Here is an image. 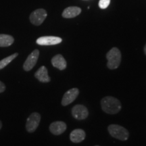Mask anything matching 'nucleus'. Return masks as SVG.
Returning <instances> with one entry per match:
<instances>
[{"instance_id":"nucleus-8","label":"nucleus","mask_w":146,"mask_h":146,"mask_svg":"<svg viewBox=\"0 0 146 146\" xmlns=\"http://www.w3.org/2000/svg\"><path fill=\"white\" fill-rule=\"evenodd\" d=\"M72 115L77 120H84L88 116V110L83 105H76L72 109Z\"/></svg>"},{"instance_id":"nucleus-17","label":"nucleus","mask_w":146,"mask_h":146,"mask_svg":"<svg viewBox=\"0 0 146 146\" xmlns=\"http://www.w3.org/2000/svg\"><path fill=\"white\" fill-rule=\"evenodd\" d=\"M110 3V0H100L99 7L101 9H106Z\"/></svg>"},{"instance_id":"nucleus-10","label":"nucleus","mask_w":146,"mask_h":146,"mask_svg":"<svg viewBox=\"0 0 146 146\" xmlns=\"http://www.w3.org/2000/svg\"><path fill=\"white\" fill-rule=\"evenodd\" d=\"M66 129V125L64 122L56 121L54 122L50 126V130L52 134L55 135H59L63 133Z\"/></svg>"},{"instance_id":"nucleus-12","label":"nucleus","mask_w":146,"mask_h":146,"mask_svg":"<svg viewBox=\"0 0 146 146\" xmlns=\"http://www.w3.org/2000/svg\"><path fill=\"white\" fill-rule=\"evenodd\" d=\"M35 76L36 79H38L42 83H48L50 81V78L48 75L47 69L46 67L43 66L38 70L35 74Z\"/></svg>"},{"instance_id":"nucleus-9","label":"nucleus","mask_w":146,"mask_h":146,"mask_svg":"<svg viewBox=\"0 0 146 146\" xmlns=\"http://www.w3.org/2000/svg\"><path fill=\"white\" fill-rule=\"evenodd\" d=\"M79 94V91L77 88H72L68 90L64 95L62 100V104L63 106H67L72 103L75 100Z\"/></svg>"},{"instance_id":"nucleus-1","label":"nucleus","mask_w":146,"mask_h":146,"mask_svg":"<svg viewBox=\"0 0 146 146\" xmlns=\"http://www.w3.org/2000/svg\"><path fill=\"white\" fill-rule=\"evenodd\" d=\"M102 110L108 114H114L121 110V104L119 100L113 97H105L101 101Z\"/></svg>"},{"instance_id":"nucleus-15","label":"nucleus","mask_w":146,"mask_h":146,"mask_svg":"<svg viewBox=\"0 0 146 146\" xmlns=\"http://www.w3.org/2000/svg\"><path fill=\"white\" fill-rule=\"evenodd\" d=\"M14 39L8 35L0 34V47H8L14 43Z\"/></svg>"},{"instance_id":"nucleus-4","label":"nucleus","mask_w":146,"mask_h":146,"mask_svg":"<svg viewBox=\"0 0 146 146\" xmlns=\"http://www.w3.org/2000/svg\"><path fill=\"white\" fill-rule=\"evenodd\" d=\"M41 120V115L37 112L33 113L27 118L26 128L27 131L29 133H33L37 129Z\"/></svg>"},{"instance_id":"nucleus-21","label":"nucleus","mask_w":146,"mask_h":146,"mask_svg":"<svg viewBox=\"0 0 146 146\" xmlns=\"http://www.w3.org/2000/svg\"><path fill=\"white\" fill-rule=\"evenodd\" d=\"M96 146H98V145H96Z\"/></svg>"},{"instance_id":"nucleus-2","label":"nucleus","mask_w":146,"mask_h":146,"mask_svg":"<svg viewBox=\"0 0 146 146\" xmlns=\"http://www.w3.org/2000/svg\"><path fill=\"white\" fill-rule=\"evenodd\" d=\"M107 66L110 69H116L119 66L121 61V53L116 47H113L106 54Z\"/></svg>"},{"instance_id":"nucleus-18","label":"nucleus","mask_w":146,"mask_h":146,"mask_svg":"<svg viewBox=\"0 0 146 146\" xmlns=\"http://www.w3.org/2000/svg\"><path fill=\"white\" fill-rule=\"evenodd\" d=\"M5 85L1 81H0V93H2L5 91Z\"/></svg>"},{"instance_id":"nucleus-6","label":"nucleus","mask_w":146,"mask_h":146,"mask_svg":"<svg viewBox=\"0 0 146 146\" xmlns=\"http://www.w3.org/2000/svg\"><path fill=\"white\" fill-rule=\"evenodd\" d=\"M39 56V52L38 50H35L27 58L26 61L23 64V68L25 71H29L33 68L36 64Z\"/></svg>"},{"instance_id":"nucleus-16","label":"nucleus","mask_w":146,"mask_h":146,"mask_svg":"<svg viewBox=\"0 0 146 146\" xmlns=\"http://www.w3.org/2000/svg\"><path fill=\"white\" fill-rule=\"evenodd\" d=\"M18 54L17 53H16V54H14L12 55H11V56H8V57L4 58V59L1 60V61H0V70L1 69H3V68H5V66H6L7 65L9 64L14 59H15V58L17 57L18 56Z\"/></svg>"},{"instance_id":"nucleus-20","label":"nucleus","mask_w":146,"mask_h":146,"mask_svg":"<svg viewBox=\"0 0 146 146\" xmlns=\"http://www.w3.org/2000/svg\"><path fill=\"white\" fill-rule=\"evenodd\" d=\"M1 127H2V124H1V120H0V129H1Z\"/></svg>"},{"instance_id":"nucleus-5","label":"nucleus","mask_w":146,"mask_h":146,"mask_svg":"<svg viewBox=\"0 0 146 146\" xmlns=\"http://www.w3.org/2000/svg\"><path fill=\"white\" fill-rule=\"evenodd\" d=\"M47 12L43 9H37L30 15V21L33 25L39 26L47 17Z\"/></svg>"},{"instance_id":"nucleus-3","label":"nucleus","mask_w":146,"mask_h":146,"mask_svg":"<svg viewBox=\"0 0 146 146\" xmlns=\"http://www.w3.org/2000/svg\"><path fill=\"white\" fill-rule=\"evenodd\" d=\"M108 131L110 134L113 137L118 139L125 141L129 138V132L127 129L117 125H111L108 127Z\"/></svg>"},{"instance_id":"nucleus-13","label":"nucleus","mask_w":146,"mask_h":146,"mask_svg":"<svg viewBox=\"0 0 146 146\" xmlns=\"http://www.w3.org/2000/svg\"><path fill=\"white\" fill-rule=\"evenodd\" d=\"M85 131L82 129H75L72 131L70 135V139L73 143H80L85 139Z\"/></svg>"},{"instance_id":"nucleus-7","label":"nucleus","mask_w":146,"mask_h":146,"mask_svg":"<svg viewBox=\"0 0 146 146\" xmlns=\"http://www.w3.org/2000/svg\"><path fill=\"white\" fill-rule=\"evenodd\" d=\"M62 41V39L58 36H41L36 39V43L40 45H54L59 44Z\"/></svg>"},{"instance_id":"nucleus-11","label":"nucleus","mask_w":146,"mask_h":146,"mask_svg":"<svg viewBox=\"0 0 146 146\" xmlns=\"http://www.w3.org/2000/svg\"><path fill=\"white\" fill-rule=\"evenodd\" d=\"M52 64L54 67L60 70H64L66 68V61L64 58L61 54H58L55 56L52 59Z\"/></svg>"},{"instance_id":"nucleus-19","label":"nucleus","mask_w":146,"mask_h":146,"mask_svg":"<svg viewBox=\"0 0 146 146\" xmlns=\"http://www.w3.org/2000/svg\"><path fill=\"white\" fill-rule=\"evenodd\" d=\"M144 52H145V54L146 55V44L145 45V47H144Z\"/></svg>"},{"instance_id":"nucleus-14","label":"nucleus","mask_w":146,"mask_h":146,"mask_svg":"<svg viewBox=\"0 0 146 146\" xmlns=\"http://www.w3.org/2000/svg\"><path fill=\"white\" fill-rule=\"evenodd\" d=\"M81 12V9L78 7H68L64 10L62 16L65 18H72L79 15Z\"/></svg>"}]
</instances>
